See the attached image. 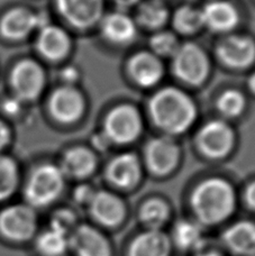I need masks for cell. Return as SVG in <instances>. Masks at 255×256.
Wrapping results in <instances>:
<instances>
[{"label":"cell","instance_id":"cell-12","mask_svg":"<svg viewBox=\"0 0 255 256\" xmlns=\"http://www.w3.org/2000/svg\"><path fill=\"white\" fill-rule=\"evenodd\" d=\"M220 61L235 68H245L255 62V40L248 36H230L217 50Z\"/></svg>","mask_w":255,"mask_h":256},{"label":"cell","instance_id":"cell-30","mask_svg":"<svg viewBox=\"0 0 255 256\" xmlns=\"http://www.w3.org/2000/svg\"><path fill=\"white\" fill-rule=\"evenodd\" d=\"M218 109L222 115L230 118L240 116L246 107L245 96L238 90H228L220 96L217 102Z\"/></svg>","mask_w":255,"mask_h":256},{"label":"cell","instance_id":"cell-5","mask_svg":"<svg viewBox=\"0 0 255 256\" xmlns=\"http://www.w3.org/2000/svg\"><path fill=\"white\" fill-rule=\"evenodd\" d=\"M142 118L135 107L122 104L108 114L104 120V136L117 144H128L142 132Z\"/></svg>","mask_w":255,"mask_h":256},{"label":"cell","instance_id":"cell-27","mask_svg":"<svg viewBox=\"0 0 255 256\" xmlns=\"http://www.w3.org/2000/svg\"><path fill=\"white\" fill-rule=\"evenodd\" d=\"M138 18L146 28L158 30L166 24L169 18V10L160 0H148L140 6Z\"/></svg>","mask_w":255,"mask_h":256},{"label":"cell","instance_id":"cell-4","mask_svg":"<svg viewBox=\"0 0 255 256\" xmlns=\"http://www.w3.org/2000/svg\"><path fill=\"white\" fill-rule=\"evenodd\" d=\"M38 230L35 209L27 204H12L0 212V235L14 243L33 238Z\"/></svg>","mask_w":255,"mask_h":256},{"label":"cell","instance_id":"cell-21","mask_svg":"<svg viewBox=\"0 0 255 256\" xmlns=\"http://www.w3.org/2000/svg\"><path fill=\"white\" fill-rule=\"evenodd\" d=\"M136 25L124 12L108 14L102 20V33L115 44H127L136 36Z\"/></svg>","mask_w":255,"mask_h":256},{"label":"cell","instance_id":"cell-14","mask_svg":"<svg viewBox=\"0 0 255 256\" xmlns=\"http://www.w3.org/2000/svg\"><path fill=\"white\" fill-rule=\"evenodd\" d=\"M50 109L54 118L62 122H72L79 120L84 109L81 94L70 86L58 88L50 100Z\"/></svg>","mask_w":255,"mask_h":256},{"label":"cell","instance_id":"cell-25","mask_svg":"<svg viewBox=\"0 0 255 256\" xmlns=\"http://www.w3.org/2000/svg\"><path fill=\"white\" fill-rule=\"evenodd\" d=\"M170 216V208L164 200L150 199L142 204L138 219L146 230H158L164 226Z\"/></svg>","mask_w":255,"mask_h":256},{"label":"cell","instance_id":"cell-15","mask_svg":"<svg viewBox=\"0 0 255 256\" xmlns=\"http://www.w3.org/2000/svg\"><path fill=\"white\" fill-rule=\"evenodd\" d=\"M222 240L230 253L255 256V224L248 220L234 222L222 232Z\"/></svg>","mask_w":255,"mask_h":256},{"label":"cell","instance_id":"cell-29","mask_svg":"<svg viewBox=\"0 0 255 256\" xmlns=\"http://www.w3.org/2000/svg\"><path fill=\"white\" fill-rule=\"evenodd\" d=\"M18 182L15 162L12 158L0 156V202L10 198Z\"/></svg>","mask_w":255,"mask_h":256},{"label":"cell","instance_id":"cell-31","mask_svg":"<svg viewBox=\"0 0 255 256\" xmlns=\"http://www.w3.org/2000/svg\"><path fill=\"white\" fill-rule=\"evenodd\" d=\"M150 45L153 50V54L156 56H173L179 48L178 40L172 33L168 32H161L153 36L150 40Z\"/></svg>","mask_w":255,"mask_h":256},{"label":"cell","instance_id":"cell-40","mask_svg":"<svg viewBox=\"0 0 255 256\" xmlns=\"http://www.w3.org/2000/svg\"><path fill=\"white\" fill-rule=\"evenodd\" d=\"M248 88L251 92L255 96V72H253L248 79Z\"/></svg>","mask_w":255,"mask_h":256},{"label":"cell","instance_id":"cell-16","mask_svg":"<svg viewBox=\"0 0 255 256\" xmlns=\"http://www.w3.org/2000/svg\"><path fill=\"white\" fill-rule=\"evenodd\" d=\"M142 170L138 158L126 153L114 158L107 168L108 180L120 188H132L140 179Z\"/></svg>","mask_w":255,"mask_h":256},{"label":"cell","instance_id":"cell-34","mask_svg":"<svg viewBox=\"0 0 255 256\" xmlns=\"http://www.w3.org/2000/svg\"><path fill=\"white\" fill-rule=\"evenodd\" d=\"M61 76H62V79L66 82V84H74V82L78 80L79 72L76 68L69 66L62 71Z\"/></svg>","mask_w":255,"mask_h":256},{"label":"cell","instance_id":"cell-38","mask_svg":"<svg viewBox=\"0 0 255 256\" xmlns=\"http://www.w3.org/2000/svg\"><path fill=\"white\" fill-rule=\"evenodd\" d=\"M18 107H20V104H18L16 100H8L6 104H4V109L8 112H16L18 110Z\"/></svg>","mask_w":255,"mask_h":256},{"label":"cell","instance_id":"cell-11","mask_svg":"<svg viewBox=\"0 0 255 256\" xmlns=\"http://www.w3.org/2000/svg\"><path fill=\"white\" fill-rule=\"evenodd\" d=\"M69 248L76 256H112L108 240L89 225H79L69 236Z\"/></svg>","mask_w":255,"mask_h":256},{"label":"cell","instance_id":"cell-7","mask_svg":"<svg viewBox=\"0 0 255 256\" xmlns=\"http://www.w3.org/2000/svg\"><path fill=\"white\" fill-rule=\"evenodd\" d=\"M234 132L222 120L207 122L198 134V144L202 152L210 158H222L230 152L234 145Z\"/></svg>","mask_w":255,"mask_h":256},{"label":"cell","instance_id":"cell-23","mask_svg":"<svg viewBox=\"0 0 255 256\" xmlns=\"http://www.w3.org/2000/svg\"><path fill=\"white\" fill-rule=\"evenodd\" d=\"M40 24V18L25 9L8 12L2 22V30L9 38H22Z\"/></svg>","mask_w":255,"mask_h":256},{"label":"cell","instance_id":"cell-17","mask_svg":"<svg viewBox=\"0 0 255 256\" xmlns=\"http://www.w3.org/2000/svg\"><path fill=\"white\" fill-rule=\"evenodd\" d=\"M130 72L136 84L148 88L162 79L163 66L156 54L140 52L130 60Z\"/></svg>","mask_w":255,"mask_h":256},{"label":"cell","instance_id":"cell-32","mask_svg":"<svg viewBox=\"0 0 255 256\" xmlns=\"http://www.w3.org/2000/svg\"><path fill=\"white\" fill-rule=\"evenodd\" d=\"M50 227L54 230L64 232L66 235L70 236L72 232L76 227V216L70 209H60L53 214L50 222Z\"/></svg>","mask_w":255,"mask_h":256},{"label":"cell","instance_id":"cell-28","mask_svg":"<svg viewBox=\"0 0 255 256\" xmlns=\"http://www.w3.org/2000/svg\"><path fill=\"white\" fill-rule=\"evenodd\" d=\"M173 25L182 34H192L204 25L202 9L192 6H182L173 16Z\"/></svg>","mask_w":255,"mask_h":256},{"label":"cell","instance_id":"cell-35","mask_svg":"<svg viewBox=\"0 0 255 256\" xmlns=\"http://www.w3.org/2000/svg\"><path fill=\"white\" fill-rule=\"evenodd\" d=\"M245 202L248 206V208L255 212V181H253L245 191Z\"/></svg>","mask_w":255,"mask_h":256},{"label":"cell","instance_id":"cell-13","mask_svg":"<svg viewBox=\"0 0 255 256\" xmlns=\"http://www.w3.org/2000/svg\"><path fill=\"white\" fill-rule=\"evenodd\" d=\"M12 82L20 98L35 99L44 86V72L34 61H22L14 68Z\"/></svg>","mask_w":255,"mask_h":256},{"label":"cell","instance_id":"cell-10","mask_svg":"<svg viewBox=\"0 0 255 256\" xmlns=\"http://www.w3.org/2000/svg\"><path fill=\"white\" fill-rule=\"evenodd\" d=\"M145 160L154 174L166 176L176 166L179 161V146L169 137L154 138L146 145Z\"/></svg>","mask_w":255,"mask_h":256},{"label":"cell","instance_id":"cell-33","mask_svg":"<svg viewBox=\"0 0 255 256\" xmlns=\"http://www.w3.org/2000/svg\"><path fill=\"white\" fill-rule=\"evenodd\" d=\"M94 192L96 191L89 186H79L74 192V201L80 206H86V207H88L90 201L94 198Z\"/></svg>","mask_w":255,"mask_h":256},{"label":"cell","instance_id":"cell-24","mask_svg":"<svg viewBox=\"0 0 255 256\" xmlns=\"http://www.w3.org/2000/svg\"><path fill=\"white\" fill-rule=\"evenodd\" d=\"M172 242L181 250L196 252L204 245L202 226L197 222L179 220L173 227Z\"/></svg>","mask_w":255,"mask_h":256},{"label":"cell","instance_id":"cell-18","mask_svg":"<svg viewBox=\"0 0 255 256\" xmlns=\"http://www.w3.org/2000/svg\"><path fill=\"white\" fill-rule=\"evenodd\" d=\"M204 25L215 32H228L240 22V14L233 4L227 2H212L204 6Z\"/></svg>","mask_w":255,"mask_h":256},{"label":"cell","instance_id":"cell-9","mask_svg":"<svg viewBox=\"0 0 255 256\" xmlns=\"http://www.w3.org/2000/svg\"><path fill=\"white\" fill-rule=\"evenodd\" d=\"M88 208L94 220L104 227H116L126 216L124 201L108 191H96Z\"/></svg>","mask_w":255,"mask_h":256},{"label":"cell","instance_id":"cell-26","mask_svg":"<svg viewBox=\"0 0 255 256\" xmlns=\"http://www.w3.org/2000/svg\"><path fill=\"white\" fill-rule=\"evenodd\" d=\"M35 245L36 250L43 256H62L69 250V236L48 227L38 235Z\"/></svg>","mask_w":255,"mask_h":256},{"label":"cell","instance_id":"cell-22","mask_svg":"<svg viewBox=\"0 0 255 256\" xmlns=\"http://www.w3.org/2000/svg\"><path fill=\"white\" fill-rule=\"evenodd\" d=\"M97 166L94 154L86 148H74L68 150L62 160L61 170L64 176L84 179L91 176Z\"/></svg>","mask_w":255,"mask_h":256},{"label":"cell","instance_id":"cell-20","mask_svg":"<svg viewBox=\"0 0 255 256\" xmlns=\"http://www.w3.org/2000/svg\"><path fill=\"white\" fill-rule=\"evenodd\" d=\"M71 40L66 32L58 26L46 25L42 27L38 40V48L45 58L50 60H60L70 51Z\"/></svg>","mask_w":255,"mask_h":256},{"label":"cell","instance_id":"cell-3","mask_svg":"<svg viewBox=\"0 0 255 256\" xmlns=\"http://www.w3.org/2000/svg\"><path fill=\"white\" fill-rule=\"evenodd\" d=\"M66 176L61 168L45 164L32 173L25 186L26 204L32 208H45L52 204L62 194Z\"/></svg>","mask_w":255,"mask_h":256},{"label":"cell","instance_id":"cell-1","mask_svg":"<svg viewBox=\"0 0 255 256\" xmlns=\"http://www.w3.org/2000/svg\"><path fill=\"white\" fill-rule=\"evenodd\" d=\"M191 207L200 225H218L234 212L236 207L234 188L220 178L204 180L191 194Z\"/></svg>","mask_w":255,"mask_h":256},{"label":"cell","instance_id":"cell-6","mask_svg":"<svg viewBox=\"0 0 255 256\" xmlns=\"http://www.w3.org/2000/svg\"><path fill=\"white\" fill-rule=\"evenodd\" d=\"M173 58V71L180 80L197 86L206 80L209 60L204 50L194 43L179 46Z\"/></svg>","mask_w":255,"mask_h":256},{"label":"cell","instance_id":"cell-2","mask_svg":"<svg viewBox=\"0 0 255 256\" xmlns=\"http://www.w3.org/2000/svg\"><path fill=\"white\" fill-rule=\"evenodd\" d=\"M150 112L158 128L178 135L188 130L197 116L194 100L173 86L163 88L150 102Z\"/></svg>","mask_w":255,"mask_h":256},{"label":"cell","instance_id":"cell-37","mask_svg":"<svg viewBox=\"0 0 255 256\" xmlns=\"http://www.w3.org/2000/svg\"><path fill=\"white\" fill-rule=\"evenodd\" d=\"M8 140H9V132H8L7 127L0 122V150H2L4 146L8 143Z\"/></svg>","mask_w":255,"mask_h":256},{"label":"cell","instance_id":"cell-39","mask_svg":"<svg viewBox=\"0 0 255 256\" xmlns=\"http://www.w3.org/2000/svg\"><path fill=\"white\" fill-rule=\"evenodd\" d=\"M115 2L122 8H130L140 2V0H115Z\"/></svg>","mask_w":255,"mask_h":256},{"label":"cell","instance_id":"cell-8","mask_svg":"<svg viewBox=\"0 0 255 256\" xmlns=\"http://www.w3.org/2000/svg\"><path fill=\"white\" fill-rule=\"evenodd\" d=\"M61 15L76 28H88L102 20L104 0H56Z\"/></svg>","mask_w":255,"mask_h":256},{"label":"cell","instance_id":"cell-36","mask_svg":"<svg viewBox=\"0 0 255 256\" xmlns=\"http://www.w3.org/2000/svg\"><path fill=\"white\" fill-rule=\"evenodd\" d=\"M194 256H222L218 250H212V248H206V246H202L198 250H196Z\"/></svg>","mask_w":255,"mask_h":256},{"label":"cell","instance_id":"cell-19","mask_svg":"<svg viewBox=\"0 0 255 256\" xmlns=\"http://www.w3.org/2000/svg\"><path fill=\"white\" fill-rule=\"evenodd\" d=\"M171 240L161 230H146L132 242L128 256H170Z\"/></svg>","mask_w":255,"mask_h":256}]
</instances>
